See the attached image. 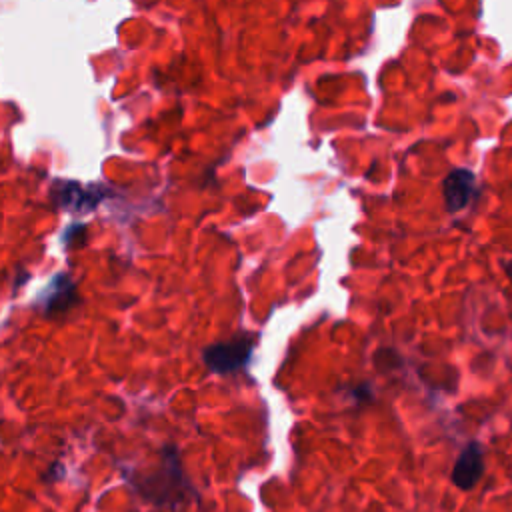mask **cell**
I'll use <instances>...</instances> for the list:
<instances>
[{"label":"cell","mask_w":512,"mask_h":512,"mask_svg":"<svg viewBox=\"0 0 512 512\" xmlns=\"http://www.w3.org/2000/svg\"><path fill=\"white\" fill-rule=\"evenodd\" d=\"M254 344H256L254 336L240 334L232 340L206 346L202 350V360L216 374H232L248 364Z\"/></svg>","instance_id":"cell-1"},{"label":"cell","mask_w":512,"mask_h":512,"mask_svg":"<svg viewBox=\"0 0 512 512\" xmlns=\"http://www.w3.org/2000/svg\"><path fill=\"white\" fill-rule=\"evenodd\" d=\"M476 192V178L470 170L466 168H456L452 170L442 184V194H444V202H446V210L448 212H458L462 210L470 198Z\"/></svg>","instance_id":"cell-2"},{"label":"cell","mask_w":512,"mask_h":512,"mask_svg":"<svg viewBox=\"0 0 512 512\" xmlns=\"http://www.w3.org/2000/svg\"><path fill=\"white\" fill-rule=\"evenodd\" d=\"M484 472L482 446L478 442H470L458 456L452 468V482L460 490H472Z\"/></svg>","instance_id":"cell-3"},{"label":"cell","mask_w":512,"mask_h":512,"mask_svg":"<svg viewBox=\"0 0 512 512\" xmlns=\"http://www.w3.org/2000/svg\"><path fill=\"white\" fill-rule=\"evenodd\" d=\"M46 316L62 314L76 302V286L68 276H58L52 280L48 290L40 298Z\"/></svg>","instance_id":"cell-4"},{"label":"cell","mask_w":512,"mask_h":512,"mask_svg":"<svg viewBox=\"0 0 512 512\" xmlns=\"http://www.w3.org/2000/svg\"><path fill=\"white\" fill-rule=\"evenodd\" d=\"M102 192L98 188H82L78 184H64L58 186V194H56V202L66 206V208H74V210H86L92 208L94 204H98Z\"/></svg>","instance_id":"cell-5"},{"label":"cell","mask_w":512,"mask_h":512,"mask_svg":"<svg viewBox=\"0 0 512 512\" xmlns=\"http://www.w3.org/2000/svg\"><path fill=\"white\" fill-rule=\"evenodd\" d=\"M506 274H508V278L512 280V260L506 264Z\"/></svg>","instance_id":"cell-6"}]
</instances>
